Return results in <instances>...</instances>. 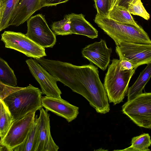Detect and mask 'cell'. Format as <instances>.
Segmentation results:
<instances>
[{
    "label": "cell",
    "mask_w": 151,
    "mask_h": 151,
    "mask_svg": "<svg viewBox=\"0 0 151 151\" xmlns=\"http://www.w3.org/2000/svg\"><path fill=\"white\" fill-rule=\"evenodd\" d=\"M49 72L65 86L85 98L96 111L105 114L110 111L109 100L97 67L91 63L77 66L53 60Z\"/></svg>",
    "instance_id": "1"
},
{
    "label": "cell",
    "mask_w": 151,
    "mask_h": 151,
    "mask_svg": "<svg viewBox=\"0 0 151 151\" xmlns=\"http://www.w3.org/2000/svg\"><path fill=\"white\" fill-rule=\"evenodd\" d=\"M122 111L137 126L150 129L151 93H142L127 100L122 106Z\"/></svg>",
    "instance_id": "5"
},
{
    "label": "cell",
    "mask_w": 151,
    "mask_h": 151,
    "mask_svg": "<svg viewBox=\"0 0 151 151\" xmlns=\"http://www.w3.org/2000/svg\"><path fill=\"white\" fill-rule=\"evenodd\" d=\"M132 0H119L117 5L122 6L127 9L129 3Z\"/></svg>",
    "instance_id": "29"
},
{
    "label": "cell",
    "mask_w": 151,
    "mask_h": 151,
    "mask_svg": "<svg viewBox=\"0 0 151 151\" xmlns=\"http://www.w3.org/2000/svg\"><path fill=\"white\" fill-rule=\"evenodd\" d=\"M119 60L113 59L108 66L104 86L110 103L114 105L123 101L127 93L130 80L137 68L121 70Z\"/></svg>",
    "instance_id": "4"
},
{
    "label": "cell",
    "mask_w": 151,
    "mask_h": 151,
    "mask_svg": "<svg viewBox=\"0 0 151 151\" xmlns=\"http://www.w3.org/2000/svg\"><path fill=\"white\" fill-rule=\"evenodd\" d=\"M69 0H43V7L56 6L61 4L65 3Z\"/></svg>",
    "instance_id": "28"
},
{
    "label": "cell",
    "mask_w": 151,
    "mask_h": 151,
    "mask_svg": "<svg viewBox=\"0 0 151 151\" xmlns=\"http://www.w3.org/2000/svg\"><path fill=\"white\" fill-rule=\"evenodd\" d=\"M97 14L108 17L109 11V0H94Z\"/></svg>",
    "instance_id": "25"
},
{
    "label": "cell",
    "mask_w": 151,
    "mask_h": 151,
    "mask_svg": "<svg viewBox=\"0 0 151 151\" xmlns=\"http://www.w3.org/2000/svg\"><path fill=\"white\" fill-rule=\"evenodd\" d=\"M29 70L39 83L42 94L47 96L61 98L62 93L58 88L56 78L34 59L26 61Z\"/></svg>",
    "instance_id": "10"
},
{
    "label": "cell",
    "mask_w": 151,
    "mask_h": 151,
    "mask_svg": "<svg viewBox=\"0 0 151 151\" xmlns=\"http://www.w3.org/2000/svg\"><path fill=\"white\" fill-rule=\"evenodd\" d=\"M42 94L38 88L29 85L13 92L2 100L15 120L42 107Z\"/></svg>",
    "instance_id": "3"
},
{
    "label": "cell",
    "mask_w": 151,
    "mask_h": 151,
    "mask_svg": "<svg viewBox=\"0 0 151 151\" xmlns=\"http://www.w3.org/2000/svg\"><path fill=\"white\" fill-rule=\"evenodd\" d=\"M116 52L119 60L130 62L136 68L151 63V44L122 42L116 46Z\"/></svg>",
    "instance_id": "9"
},
{
    "label": "cell",
    "mask_w": 151,
    "mask_h": 151,
    "mask_svg": "<svg viewBox=\"0 0 151 151\" xmlns=\"http://www.w3.org/2000/svg\"><path fill=\"white\" fill-rule=\"evenodd\" d=\"M9 151V150L6 147L0 146V151Z\"/></svg>",
    "instance_id": "31"
},
{
    "label": "cell",
    "mask_w": 151,
    "mask_h": 151,
    "mask_svg": "<svg viewBox=\"0 0 151 151\" xmlns=\"http://www.w3.org/2000/svg\"><path fill=\"white\" fill-rule=\"evenodd\" d=\"M109 11L111 10L113 7L117 5L119 0H109Z\"/></svg>",
    "instance_id": "30"
},
{
    "label": "cell",
    "mask_w": 151,
    "mask_h": 151,
    "mask_svg": "<svg viewBox=\"0 0 151 151\" xmlns=\"http://www.w3.org/2000/svg\"><path fill=\"white\" fill-rule=\"evenodd\" d=\"M108 17L119 23L141 27L135 22L128 9L119 5L114 6L109 11Z\"/></svg>",
    "instance_id": "18"
},
{
    "label": "cell",
    "mask_w": 151,
    "mask_h": 151,
    "mask_svg": "<svg viewBox=\"0 0 151 151\" xmlns=\"http://www.w3.org/2000/svg\"><path fill=\"white\" fill-rule=\"evenodd\" d=\"M42 107L56 115L62 117L70 122L75 119L79 114V108L61 98L42 96Z\"/></svg>",
    "instance_id": "12"
},
{
    "label": "cell",
    "mask_w": 151,
    "mask_h": 151,
    "mask_svg": "<svg viewBox=\"0 0 151 151\" xmlns=\"http://www.w3.org/2000/svg\"><path fill=\"white\" fill-rule=\"evenodd\" d=\"M12 116L3 100L0 99V137L3 139L14 121Z\"/></svg>",
    "instance_id": "20"
},
{
    "label": "cell",
    "mask_w": 151,
    "mask_h": 151,
    "mask_svg": "<svg viewBox=\"0 0 151 151\" xmlns=\"http://www.w3.org/2000/svg\"><path fill=\"white\" fill-rule=\"evenodd\" d=\"M119 65L121 70H131L135 68L132 63L124 60H119Z\"/></svg>",
    "instance_id": "27"
},
{
    "label": "cell",
    "mask_w": 151,
    "mask_h": 151,
    "mask_svg": "<svg viewBox=\"0 0 151 151\" xmlns=\"http://www.w3.org/2000/svg\"><path fill=\"white\" fill-rule=\"evenodd\" d=\"M127 9L133 15L139 16L146 20L150 19V15L145 8L141 0H132L128 4Z\"/></svg>",
    "instance_id": "24"
},
{
    "label": "cell",
    "mask_w": 151,
    "mask_h": 151,
    "mask_svg": "<svg viewBox=\"0 0 151 151\" xmlns=\"http://www.w3.org/2000/svg\"><path fill=\"white\" fill-rule=\"evenodd\" d=\"M70 22L67 15L60 21L54 22L51 25V29L55 35H71Z\"/></svg>",
    "instance_id": "23"
},
{
    "label": "cell",
    "mask_w": 151,
    "mask_h": 151,
    "mask_svg": "<svg viewBox=\"0 0 151 151\" xmlns=\"http://www.w3.org/2000/svg\"><path fill=\"white\" fill-rule=\"evenodd\" d=\"M1 36V40L4 43L6 48L13 49L35 59L47 55L45 48L21 32L5 31Z\"/></svg>",
    "instance_id": "6"
},
{
    "label": "cell",
    "mask_w": 151,
    "mask_h": 151,
    "mask_svg": "<svg viewBox=\"0 0 151 151\" xmlns=\"http://www.w3.org/2000/svg\"><path fill=\"white\" fill-rule=\"evenodd\" d=\"M22 88L9 86L0 82V99L3 100L9 95Z\"/></svg>",
    "instance_id": "26"
},
{
    "label": "cell",
    "mask_w": 151,
    "mask_h": 151,
    "mask_svg": "<svg viewBox=\"0 0 151 151\" xmlns=\"http://www.w3.org/2000/svg\"><path fill=\"white\" fill-rule=\"evenodd\" d=\"M0 82L5 85L15 86L17 79L14 71L7 63L0 57Z\"/></svg>",
    "instance_id": "22"
},
{
    "label": "cell",
    "mask_w": 151,
    "mask_h": 151,
    "mask_svg": "<svg viewBox=\"0 0 151 151\" xmlns=\"http://www.w3.org/2000/svg\"><path fill=\"white\" fill-rule=\"evenodd\" d=\"M42 7L43 0H19L9 22V26H18L23 24Z\"/></svg>",
    "instance_id": "14"
},
{
    "label": "cell",
    "mask_w": 151,
    "mask_h": 151,
    "mask_svg": "<svg viewBox=\"0 0 151 151\" xmlns=\"http://www.w3.org/2000/svg\"><path fill=\"white\" fill-rule=\"evenodd\" d=\"M39 127V119L36 116L24 141L14 148L13 151H36L38 141Z\"/></svg>",
    "instance_id": "16"
},
{
    "label": "cell",
    "mask_w": 151,
    "mask_h": 151,
    "mask_svg": "<svg viewBox=\"0 0 151 151\" xmlns=\"http://www.w3.org/2000/svg\"><path fill=\"white\" fill-rule=\"evenodd\" d=\"M39 110V138L36 151H58L59 147L51 135L50 114L42 107Z\"/></svg>",
    "instance_id": "13"
},
{
    "label": "cell",
    "mask_w": 151,
    "mask_h": 151,
    "mask_svg": "<svg viewBox=\"0 0 151 151\" xmlns=\"http://www.w3.org/2000/svg\"><path fill=\"white\" fill-rule=\"evenodd\" d=\"M151 76V63H150L147 64L134 83L128 88L127 95L128 100L142 93V90L150 80Z\"/></svg>",
    "instance_id": "17"
},
{
    "label": "cell",
    "mask_w": 151,
    "mask_h": 151,
    "mask_svg": "<svg viewBox=\"0 0 151 151\" xmlns=\"http://www.w3.org/2000/svg\"><path fill=\"white\" fill-rule=\"evenodd\" d=\"M111 48H108L105 40L95 42L83 48V56L103 71L105 70L110 62L112 53Z\"/></svg>",
    "instance_id": "11"
},
{
    "label": "cell",
    "mask_w": 151,
    "mask_h": 151,
    "mask_svg": "<svg viewBox=\"0 0 151 151\" xmlns=\"http://www.w3.org/2000/svg\"><path fill=\"white\" fill-rule=\"evenodd\" d=\"M70 21L72 34L82 35L93 39L97 37L98 31L87 21L82 14H67Z\"/></svg>",
    "instance_id": "15"
},
{
    "label": "cell",
    "mask_w": 151,
    "mask_h": 151,
    "mask_svg": "<svg viewBox=\"0 0 151 151\" xmlns=\"http://www.w3.org/2000/svg\"><path fill=\"white\" fill-rule=\"evenodd\" d=\"M0 32L8 27L9 22L19 0H1Z\"/></svg>",
    "instance_id": "19"
},
{
    "label": "cell",
    "mask_w": 151,
    "mask_h": 151,
    "mask_svg": "<svg viewBox=\"0 0 151 151\" xmlns=\"http://www.w3.org/2000/svg\"><path fill=\"white\" fill-rule=\"evenodd\" d=\"M2 9V1L1 0H0V18L1 11Z\"/></svg>",
    "instance_id": "32"
},
{
    "label": "cell",
    "mask_w": 151,
    "mask_h": 151,
    "mask_svg": "<svg viewBox=\"0 0 151 151\" xmlns=\"http://www.w3.org/2000/svg\"><path fill=\"white\" fill-rule=\"evenodd\" d=\"M36 111L30 112L23 118L14 120L0 145L9 151L21 144L25 139L35 119Z\"/></svg>",
    "instance_id": "8"
},
{
    "label": "cell",
    "mask_w": 151,
    "mask_h": 151,
    "mask_svg": "<svg viewBox=\"0 0 151 151\" xmlns=\"http://www.w3.org/2000/svg\"><path fill=\"white\" fill-rule=\"evenodd\" d=\"M94 21L114 40L116 46L122 42L151 44L148 34L141 27L119 23L97 14Z\"/></svg>",
    "instance_id": "2"
},
{
    "label": "cell",
    "mask_w": 151,
    "mask_h": 151,
    "mask_svg": "<svg viewBox=\"0 0 151 151\" xmlns=\"http://www.w3.org/2000/svg\"><path fill=\"white\" fill-rule=\"evenodd\" d=\"M131 145L129 147L122 150L116 151H150L149 149L151 144L150 136L147 133H144L134 137L131 141Z\"/></svg>",
    "instance_id": "21"
},
{
    "label": "cell",
    "mask_w": 151,
    "mask_h": 151,
    "mask_svg": "<svg viewBox=\"0 0 151 151\" xmlns=\"http://www.w3.org/2000/svg\"><path fill=\"white\" fill-rule=\"evenodd\" d=\"M25 35L35 43L45 48L52 47L55 44V35L49 27L44 16L38 14L27 20Z\"/></svg>",
    "instance_id": "7"
}]
</instances>
